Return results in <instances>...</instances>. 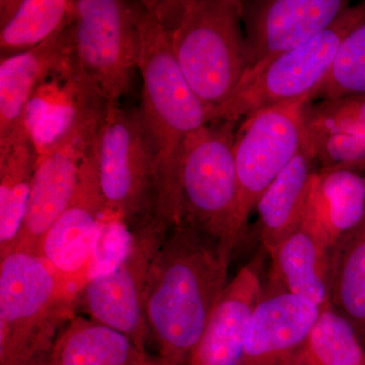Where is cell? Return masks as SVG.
<instances>
[{
  "label": "cell",
  "mask_w": 365,
  "mask_h": 365,
  "mask_svg": "<svg viewBox=\"0 0 365 365\" xmlns=\"http://www.w3.org/2000/svg\"><path fill=\"white\" fill-rule=\"evenodd\" d=\"M232 254L182 222L167 237L148 274L145 313L160 359L185 365L227 285Z\"/></svg>",
  "instance_id": "6da1fadb"
},
{
  "label": "cell",
  "mask_w": 365,
  "mask_h": 365,
  "mask_svg": "<svg viewBox=\"0 0 365 365\" xmlns=\"http://www.w3.org/2000/svg\"><path fill=\"white\" fill-rule=\"evenodd\" d=\"M143 78L141 117L155 157V215L170 228L182 222L180 155L190 133L213 121L215 110L190 88L169 34L148 1L136 2Z\"/></svg>",
  "instance_id": "7a4b0ae2"
},
{
  "label": "cell",
  "mask_w": 365,
  "mask_h": 365,
  "mask_svg": "<svg viewBox=\"0 0 365 365\" xmlns=\"http://www.w3.org/2000/svg\"><path fill=\"white\" fill-rule=\"evenodd\" d=\"M86 283L30 250L0 257V365L47 361L59 333L76 316Z\"/></svg>",
  "instance_id": "3957f363"
},
{
  "label": "cell",
  "mask_w": 365,
  "mask_h": 365,
  "mask_svg": "<svg viewBox=\"0 0 365 365\" xmlns=\"http://www.w3.org/2000/svg\"><path fill=\"white\" fill-rule=\"evenodd\" d=\"M169 34L170 47L197 97L215 110L248 71L241 1H148Z\"/></svg>",
  "instance_id": "277c9868"
},
{
  "label": "cell",
  "mask_w": 365,
  "mask_h": 365,
  "mask_svg": "<svg viewBox=\"0 0 365 365\" xmlns=\"http://www.w3.org/2000/svg\"><path fill=\"white\" fill-rule=\"evenodd\" d=\"M69 83L71 112L58 133L39 150L25 220L13 249L39 254L48 230L71 203L81 163L100 134L105 98L83 74Z\"/></svg>",
  "instance_id": "5b68a950"
},
{
  "label": "cell",
  "mask_w": 365,
  "mask_h": 365,
  "mask_svg": "<svg viewBox=\"0 0 365 365\" xmlns=\"http://www.w3.org/2000/svg\"><path fill=\"white\" fill-rule=\"evenodd\" d=\"M239 122L213 120L190 133L179 165L182 222L230 253L239 242V185L235 144Z\"/></svg>",
  "instance_id": "8992f818"
},
{
  "label": "cell",
  "mask_w": 365,
  "mask_h": 365,
  "mask_svg": "<svg viewBox=\"0 0 365 365\" xmlns=\"http://www.w3.org/2000/svg\"><path fill=\"white\" fill-rule=\"evenodd\" d=\"M365 16V2L350 6L335 23L297 49L278 55L246 74L213 120H232L285 103L309 100L326 78L341 42Z\"/></svg>",
  "instance_id": "52a82bcc"
},
{
  "label": "cell",
  "mask_w": 365,
  "mask_h": 365,
  "mask_svg": "<svg viewBox=\"0 0 365 365\" xmlns=\"http://www.w3.org/2000/svg\"><path fill=\"white\" fill-rule=\"evenodd\" d=\"M98 170L110 220L134 227L155 215V157L140 109L107 104Z\"/></svg>",
  "instance_id": "ba28073f"
},
{
  "label": "cell",
  "mask_w": 365,
  "mask_h": 365,
  "mask_svg": "<svg viewBox=\"0 0 365 365\" xmlns=\"http://www.w3.org/2000/svg\"><path fill=\"white\" fill-rule=\"evenodd\" d=\"M170 230L155 215L137 222L116 265L91 276L78 295V307L88 318L128 336L143 351L151 338L145 313L148 274Z\"/></svg>",
  "instance_id": "9c48e42d"
},
{
  "label": "cell",
  "mask_w": 365,
  "mask_h": 365,
  "mask_svg": "<svg viewBox=\"0 0 365 365\" xmlns=\"http://www.w3.org/2000/svg\"><path fill=\"white\" fill-rule=\"evenodd\" d=\"M73 26L79 71L108 105H119L138 71L136 2L76 0Z\"/></svg>",
  "instance_id": "30bf717a"
},
{
  "label": "cell",
  "mask_w": 365,
  "mask_h": 365,
  "mask_svg": "<svg viewBox=\"0 0 365 365\" xmlns=\"http://www.w3.org/2000/svg\"><path fill=\"white\" fill-rule=\"evenodd\" d=\"M285 103L242 118L235 134L239 185L237 227L242 232L259 199L306 141L302 107Z\"/></svg>",
  "instance_id": "8fae6325"
},
{
  "label": "cell",
  "mask_w": 365,
  "mask_h": 365,
  "mask_svg": "<svg viewBox=\"0 0 365 365\" xmlns=\"http://www.w3.org/2000/svg\"><path fill=\"white\" fill-rule=\"evenodd\" d=\"M98 137L81 163L71 203L48 230L39 251L58 272L83 282L93 276L96 251L109 222L98 180Z\"/></svg>",
  "instance_id": "7c38bea8"
},
{
  "label": "cell",
  "mask_w": 365,
  "mask_h": 365,
  "mask_svg": "<svg viewBox=\"0 0 365 365\" xmlns=\"http://www.w3.org/2000/svg\"><path fill=\"white\" fill-rule=\"evenodd\" d=\"M349 7L350 2L345 0L241 1L248 51L247 73L278 55L306 44L335 23Z\"/></svg>",
  "instance_id": "4fadbf2b"
},
{
  "label": "cell",
  "mask_w": 365,
  "mask_h": 365,
  "mask_svg": "<svg viewBox=\"0 0 365 365\" xmlns=\"http://www.w3.org/2000/svg\"><path fill=\"white\" fill-rule=\"evenodd\" d=\"M322 309L267 284L255 307L239 365H299Z\"/></svg>",
  "instance_id": "5bb4252c"
},
{
  "label": "cell",
  "mask_w": 365,
  "mask_h": 365,
  "mask_svg": "<svg viewBox=\"0 0 365 365\" xmlns=\"http://www.w3.org/2000/svg\"><path fill=\"white\" fill-rule=\"evenodd\" d=\"M0 60L2 140L28 120L29 103L46 79L60 76L69 81L79 73L73 24L29 51Z\"/></svg>",
  "instance_id": "9a60e30c"
},
{
  "label": "cell",
  "mask_w": 365,
  "mask_h": 365,
  "mask_svg": "<svg viewBox=\"0 0 365 365\" xmlns=\"http://www.w3.org/2000/svg\"><path fill=\"white\" fill-rule=\"evenodd\" d=\"M331 254L332 246L309 197L299 227L270 254L268 284L325 309L331 306Z\"/></svg>",
  "instance_id": "2e32d148"
},
{
  "label": "cell",
  "mask_w": 365,
  "mask_h": 365,
  "mask_svg": "<svg viewBox=\"0 0 365 365\" xmlns=\"http://www.w3.org/2000/svg\"><path fill=\"white\" fill-rule=\"evenodd\" d=\"M263 290L258 271L252 266L242 268L227 283L185 365H239L249 322Z\"/></svg>",
  "instance_id": "e0dca14e"
},
{
  "label": "cell",
  "mask_w": 365,
  "mask_h": 365,
  "mask_svg": "<svg viewBox=\"0 0 365 365\" xmlns=\"http://www.w3.org/2000/svg\"><path fill=\"white\" fill-rule=\"evenodd\" d=\"M307 138L299 153L259 199V235L269 255L299 227L319 168Z\"/></svg>",
  "instance_id": "ac0fdd59"
},
{
  "label": "cell",
  "mask_w": 365,
  "mask_h": 365,
  "mask_svg": "<svg viewBox=\"0 0 365 365\" xmlns=\"http://www.w3.org/2000/svg\"><path fill=\"white\" fill-rule=\"evenodd\" d=\"M38 155L28 120L0 140V257L9 253L18 241Z\"/></svg>",
  "instance_id": "d6986e66"
},
{
  "label": "cell",
  "mask_w": 365,
  "mask_h": 365,
  "mask_svg": "<svg viewBox=\"0 0 365 365\" xmlns=\"http://www.w3.org/2000/svg\"><path fill=\"white\" fill-rule=\"evenodd\" d=\"M148 357L128 336L76 314L59 333L48 361L54 365H143Z\"/></svg>",
  "instance_id": "ffe728a7"
},
{
  "label": "cell",
  "mask_w": 365,
  "mask_h": 365,
  "mask_svg": "<svg viewBox=\"0 0 365 365\" xmlns=\"http://www.w3.org/2000/svg\"><path fill=\"white\" fill-rule=\"evenodd\" d=\"M74 19L76 0H1L0 59L37 47Z\"/></svg>",
  "instance_id": "44dd1931"
},
{
  "label": "cell",
  "mask_w": 365,
  "mask_h": 365,
  "mask_svg": "<svg viewBox=\"0 0 365 365\" xmlns=\"http://www.w3.org/2000/svg\"><path fill=\"white\" fill-rule=\"evenodd\" d=\"M309 202L331 246L365 216V174L347 169H318Z\"/></svg>",
  "instance_id": "7402d4cb"
},
{
  "label": "cell",
  "mask_w": 365,
  "mask_h": 365,
  "mask_svg": "<svg viewBox=\"0 0 365 365\" xmlns=\"http://www.w3.org/2000/svg\"><path fill=\"white\" fill-rule=\"evenodd\" d=\"M330 304L365 342V216L333 246Z\"/></svg>",
  "instance_id": "603a6c76"
},
{
  "label": "cell",
  "mask_w": 365,
  "mask_h": 365,
  "mask_svg": "<svg viewBox=\"0 0 365 365\" xmlns=\"http://www.w3.org/2000/svg\"><path fill=\"white\" fill-rule=\"evenodd\" d=\"M364 359V342L356 329L329 306L319 313L299 365H362Z\"/></svg>",
  "instance_id": "cb8c5ba5"
},
{
  "label": "cell",
  "mask_w": 365,
  "mask_h": 365,
  "mask_svg": "<svg viewBox=\"0 0 365 365\" xmlns=\"http://www.w3.org/2000/svg\"><path fill=\"white\" fill-rule=\"evenodd\" d=\"M365 96V16L341 42L332 66L307 102Z\"/></svg>",
  "instance_id": "d4e9b609"
},
{
  "label": "cell",
  "mask_w": 365,
  "mask_h": 365,
  "mask_svg": "<svg viewBox=\"0 0 365 365\" xmlns=\"http://www.w3.org/2000/svg\"><path fill=\"white\" fill-rule=\"evenodd\" d=\"M302 119L307 138L343 135L365 144V96L304 102Z\"/></svg>",
  "instance_id": "484cf974"
},
{
  "label": "cell",
  "mask_w": 365,
  "mask_h": 365,
  "mask_svg": "<svg viewBox=\"0 0 365 365\" xmlns=\"http://www.w3.org/2000/svg\"><path fill=\"white\" fill-rule=\"evenodd\" d=\"M143 365H173L168 364V362L163 361V359H160V357L158 359H151V357L148 356V359L145 360Z\"/></svg>",
  "instance_id": "4316f807"
},
{
  "label": "cell",
  "mask_w": 365,
  "mask_h": 365,
  "mask_svg": "<svg viewBox=\"0 0 365 365\" xmlns=\"http://www.w3.org/2000/svg\"><path fill=\"white\" fill-rule=\"evenodd\" d=\"M38 365H54V364H52L51 362H49L47 360V361L43 362V364H38Z\"/></svg>",
  "instance_id": "83f0119b"
},
{
  "label": "cell",
  "mask_w": 365,
  "mask_h": 365,
  "mask_svg": "<svg viewBox=\"0 0 365 365\" xmlns=\"http://www.w3.org/2000/svg\"><path fill=\"white\" fill-rule=\"evenodd\" d=\"M362 365H365V359H364V364H362Z\"/></svg>",
  "instance_id": "f1b7e54d"
}]
</instances>
